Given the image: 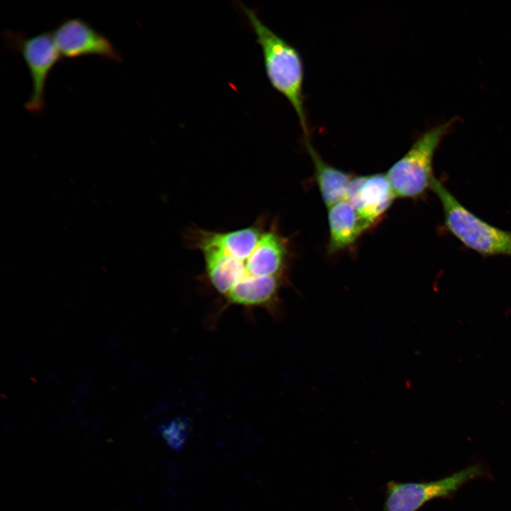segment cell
Instances as JSON below:
<instances>
[{"mask_svg": "<svg viewBox=\"0 0 511 511\" xmlns=\"http://www.w3.org/2000/svg\"><path fill=\"white\" fill-rule=\"evenodd\" d=\"M188 238L202 255L205 277L225 307L263 308L274 317L281 314L280 292L290 255L277 222L262 216L248 226L230 231L194 227Z\"/></svg>", "mask_w": 511, "mask_h": 511, "instance_id": "6da1fadb", "label": "cell"}, {"mask_svg": "<svg viewBox=\"0 0 511 511\" xmlns=\"http://www.w3.org/2000/svg\"><path fill=\"white\" fill-rule=\"evenodd\" d=\"M241 7L261 48L265 73L270 84L290 103L304 139L309 138L303 94L304 66L299 51L266 26L254 10L243 5Z\"/></svg>", "mask_w": 511, "mask_h": 511, "instance_id": "7a4b0ae2", "label": "cell"}, {"mask_svg": "<svg viewBox=\"0 0 511 511\" xmlns=\"http://www.w3.org/2000/svg\"><path fill=\"white\" fill-rule=\"evenodd\" d=\"M431 189L441 202L444 226L463 246L483 256L511 257V231L493 226L473 214L436 178Z\"/></svg>", "mask_w": 511, "mask_h": 511, "instance_id": "3957f363", "label": "cell"}, {"mask_svg": "<svg viewBox=\"0 0 511 511\" xmlns=\"http://www.w3.org/2000/svg\"><path fill=\"white\" fill-rule=\"evenodd\" d=\"M453 122L451 120L425 131L388 170L386 175L396 197L416 199L432 188L435 179L434 156Z\"/></svg>", "mask_w": 511, "mask_h": 511, "instance_id": "277c9868", "label": "cell"}, {"mask_svg": "<svg viewBox=\"0 0 511 511\" xmlns=\"http://www.w3.org/2000/svg\"><path fill=\"white\" fill-rule=\"evenodd\" d=\"M6 46L19 53L30 73L32 92L24 104L32 114H40L45 108V89L49 75L62 56L51 32L44 31L31 36L20 32L4 31Z\"/></svg>", "mask_w": 511, "mask_h": 511, "instance_id": "5b68a950", "label": "cell"}, {"mask_svg": "<svg viewBox=\"0 0 511 511\" xmlns=\"http://www.w3.org/2000/svg\"><path fill=\"white\" fill-rule=\"evenodd\" d=\"M483 474L481 466H470L446 478L424 483L390 481L386 486L384 511H417L428 501L447 498L463 485Z\"/></svg>", "mask_w": 511, "mask_h": 511, "instance_id": "8992f818", "label": "cell"}, {"mask_svg": "<svg viewBox=\"0 0 511 511\" xmlns=\"http://www.w3.org/2000/svg\"><path fill=\"white\" fill-rule=\"evenodd\" d=\"M51 33L62 57L97 55L109 61H122L120 52L110 40L82 18H66Z\"/></svg>", "mask_w": 511, "mask_h": 511, "instance_id": "52a82bcc", "label": "cell"}, {"mask_svg": "<svg viewBox=\"0 0 511 511\" xmlns=\"http://www.w3.org/2000/svg\"><path fill=\"white\" fill-rule=\"evenodd\" d=\"M395 197L386 174L378 173L353 177L345 199L370 228L380 220Z\"/></svg>", "mask_w": 511, "mask_h": 511, "instance_id": "ba28073f", "label": "cell"}, {"mask_svg": "<svg viewBox=\"0 0 511 511\" xmlns=\"http://www.w3.org/2000/svg\"><path fill=\"white\" fill-rule=\"evenodd\" d=\"M329 241L328 250L334 253L346 249L356 243L369 229L352 204L346 199L329 207Z\"/></svg>", "mask_w": 511, "mask_h": 511, "instance_id": "9c48e42d", "label": "cell"}, {"mask_svg": "<svg viewBox=\"0 0 511 511\" xmlns=\"http://www.w3.org/2000/svg\"><path fill=\"white\" fill-rule=\"evenodd\" d=\"M304 145L313 162L316 182L324 204L329 207L345 199L353 176L326 163L309 138L304 139Z\"/></svg>", "mask_w": 511, "mask_h": 511, "instance_id": "30bf717a", "label": "cell"}, {"mask_svg": "<svg viewBox=\"0 0 511 511\" xmlns=\"http://www.w3.org/2000/svg\"><path fill=\"white\" fill-rule=\"evenodd\" d=\"M159 431L167 445L172 450L178 452L186 443L189 433V425L187 420L176 418L160 426Z\"/></svg>", "mask_w": 511, "mask_h": 511, "instance_id": "8fae6325", "label": "cell"}]
</instances>
